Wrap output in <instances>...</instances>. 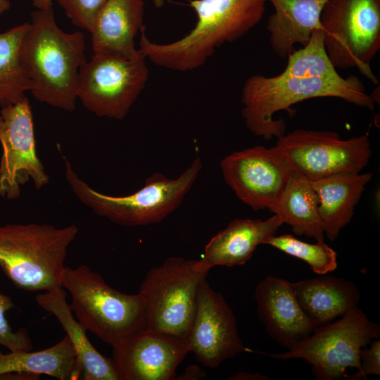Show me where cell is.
Listing matches in <instances>:
<instances>
[{
  "label": "cell",
  "instance_id": "obj_1",
  "mask_svg": "<svg viewBox=\"0 0 380 380\" xmlns=\"http://www.w3.org/2000/svg\"><path fill=\"white\" fill-rule=\"evenodd\" d=\"M81 32H65L52 8L31 13L20 46L35 99L67 111L75 108L79 74L87 62Z\"/></svg>",
  "mask_w": 380,
  "mask_h": 380
},
{
  "label": "cell",
  "instance_id": "obj_2",
  "mask_svg": "<svg viewBox=\"0 0 380 380\" xmlns=\"http://www.w3.org/2000/svg\"><path fill=\"white\" fill-rule=\"evenodd\" d=\"M267 0H191L197 15L194 27L179 39L159 44L141 31L139 51L154 64L177 71L203 65L218 47L232 43L262 19Z\"/></svg>",
  "mask_w": 380,
  "mask_h": 380
},
{
  "label": "cell",
  "instance_id": "obj_3",
  "mask_svg": "<svg viewBox=\"0 0 380 380\" xmlns=\"http://www.w3.org/2000/svg\"><path fill=\"white\" fill-rule=\"evenodd\" d=\"M319 97H335L373 110L374 102L356 76L295 77L281 73L274 77L254 75L244 82L241 91V115L247 128L265 140L286 134L283 119L274 120L278 111L293 113L291 106Z\"/></svg>",
  "mask_w": 380,
  "mask_h": 380
},
{
  "label": "cell",
  "instance_id": "obj_4",
  "mask_svg": "<svg viewBox=\"0 0 380 380\" xmlns=\"http://www.w3.org/2000/svg\"><path fill=\"white\" fill-rule=\"evenodd\" d=\"M78 234L75 224L0 225V267L17 288L46 291L61 287L69 246Z\"/></svg>",
  "mask_w": 380,
  "mask_h": 380
},
{
  "label": "cell",
  "instance_id": "obj_5",
  "mask_svg": "<svg viewBox=\"0 0 380 380\" xmlns=\"http://www.w3.org/2000/svg\"><path fill=\"white\" fill-rule=\"evenodd\" d=\"M65 176L75 196L95 214L115 224L145 226L165 219L182 203L203 167L198 155L191 165L176 179L155 172L134 193L122 196H109L92 189L64 159Z\"/></svg>",
  "mask_w": 380,
  "mask_h": 380
},
{
  "label": "cell",
  "instance_id": "obj_6",
  "mask_svg": "<svg viewBox=\"0 0 380 380\" xmlns=\"http://www.w3.org/2000/svg\"><path fill=\"white\" fill-rule=\"evenodd\" d=\"M61 287L70 294V306L77 320L112 347L146 328L139 293L114 289L85 265L65 266Z\"/></svg>",
  "mask_w": 380,
  "mask_h": 380
},
{
  "label": "cell",
  "instance_id": "obj_7",
  "mask_svg": "<svg viewBox=\"0 0 380 380\" xmlns=\"http://www.w3.org/2000/svg\"><path fill=\"white\" fill-rule=\"evenodd\" d=\"M195 260L173 256L151 268L138 293L143 301L146 329L186 340L197 303L201 281Z\"/></svg>",
  "mask_w": 380,
  "mask_h": 380
},
{
  "label": "cell",
  "instance_id": "obj_8",
  "mask_svg": "<svg viewBox=\"0 0 380 380\" xmlns=\"http://www.w3.org/2000/svg\"><path fill=\"white\" fill-rule=\"evenodd\" d=\"M379 336V326L357 306L338 319L317 327L286 352L269 356L281 360L303 359L311 365L315 379L338 380L346 378L349 367L355 368V374L360 373V349Z\"/></svg>",
  "mask_w": 380,
  "mask_h": 380
},
{
  "label": "cell",
  "instance_id": "obj_9",
  "mask_svg": "<svg viewBox=\"0 0 380 380\" xmlns=\"http://www.w3.org/2000/svg\"><path fill=\"white\" fill-rule=\"evenodd\" d=\"M320 23L334 66L356 68L377 84L371 62L380 49V0H327Z\"/></svg>",
  "mask_w": 380,
  "mask_h": 380
},
{
  "label": "cell",
  "instance_id": "obj_10",
  "mask_svg": "<svg viewBox=\"0 0 380 380\" xmlns=\"http://www.w3.org/2000/svg\"><path fill=\"white\" fill-rule=\"evenodd\" d=\"M146 59L141 52L134 58L94 53L80 70L77 99L99 117L122 120L147 82Z\"/></svg>",
  "mask_w": 380,
  "mask_h": 380
},
{
  "label": "cell",
  "instance_id": "obj_11",
  "mask_svg": "<svg viewBox=\"0 0 380 380\" xmlns=\"http://www.w3.org/2000/svg\"><path fill=\"white\" fill-rule=\"evenodd\" d=\"M291 172L310 181L341 172H360L372 156L367 134L341 139L331 131L296 129L274 146Z\"/></svg>",
  "mask_w": 380,
  "mask_h": 380
},
{
  "label": "cell",
  "instance_id": "obj_12",
  "mask_svg": "<svg viewBox=\"0 0 380 380\" xmlns=\"http://www.w3.org/2000/svg\"><path fill=\"white\" fill-rule=\"evenodd\" d=\"M0 196L8 200L20 196V188L32 180L35 189L49 177L37 155L32 108L27 98L1 107L0 110Z\"/></svg>",
  "mask_w": 380,
  "mask_h": 380
},
{
  "label": "cell",
  "instance_id": "obj_13",
  "mask_svg": "<svg viewBox=\"0 0 380 380\" xmlns=\"http://www.w3.org/2000/svg\"><path fill=\"white\" fill-rule=\"evenodd\" d=\"M189 352L209 368L247 350L238 334L235 315L223 296L209 284L200 282L197 303L186 338Z\"/></svg>",
  "mask_w": 380,
  "mask_h": 380
},
{
  "label": "cell",
  "instance_id": "obj_14",
  "mask_svg": "<svg viewBox=\"0 0 380 380\" xmlns=\"http://www.w3.org/2000/svg\"><path fill=\"white\" fill-rule=\"evenodd\" d=\"M220 165L226 183L241 201L254 210L268 209L291 173L274 146H255L233 152Z\"/></svg>",
  "mask_w": 380,
  "mask_h": 380
},
{
  "label": "cell",
  "instance_id": "obj_15",
  "mask_svg": "<svg viewBox=\"0 0 380 380\" xmlns=\"http://www.w3.org/2000/svg\"><path fill=\"white\" fill-rule=\"evenodd\" d=\"M120 380H170L189 353L186 340L144 329L113 346Z\"/></svg>",
  "mask_w": 380,
  "mask_h": 380
},
{
  "label": "cell",
  "instance_id": "obj_16",
  "mask_svg": "<svg viewBox=\"0 0 380 380\" xmlns=\"http://www.w3.org/2000/svg\"><path fill=\"white\" fill-rule=\"evenodd\" d=\"M254 296L265 331L285 348L291 349L315 329L299 305L290 281L268 275L258 284Z\"/></svg>",
  "mask_w": 380,
  "mask_h": 380
},
{
  "label": "cell",
  "instance_id": "obj_17",
  "mask_svg": "<svg viewBox=\"0 0 380 380\" xmlns=\"http://www.w3.org/2000/svg\"><path fill=\"white\" fill-rule=\"evenodd\" d=\"M284 224L277 215L260 219H236L213 236L205 246L196 268L205 273L215 266L243 265L252 257L257 247L274 236Z\"/></svg>",
  "mask_w": 380,
  "mask_h": 380
},
{
  "label": "cell",
  "instance_id": "obj_18",
  "mask_svg": "<svg viewBox=\"0 0 380 380\" xmlns=\"http://www.w3.org/2000/svg\"><path fill=\"white\" fill-rule=\"evenodd\" d=\"M144 0H106L97 13L91 30L94 53L127 58L141 54L135 37L144 25Z\"/></svg>",
  "mask_w": 380,
  "mask_h": 380
},
{
  "label": "cell",
  "instance_id": "obj_19",
  "mask_svg": "<svg viewBox=\"0 0 380 380\" xmlns=\"http://www.w3.org/2000/svg\"><path fill=\"white\" fill-rule=\"evenodd\" d=\"M37 305L52 314L62 326L75 353L77 365L84 380H120L113 358L101 355L91 344L87 330L75 318L62 287L42 291L35 297Z\"/></svg>",
  "mask_w": 380,
  "mask_h": 380
},
{
  "label": "cell",
  "instance_id": "obj_20",
  "mask_svg": "<svg viewBox=\"0 0 380 380\" xmlns=\"http://www.w3.org/2000/svg\"><path fill=\"white\" fill-rule=\"evenodd\" d=\"M274 12L267 23L270 44L279 58L288 57L295 46H305L313 32L322 27L320 17L327 0H267Z\"/></svg>",
  "mask_w": 380,
  "mask_h": 380
},
{
  "label": "cell",
  "instance_id": "obj_21",
  "mask_svg": "<svg viewBox=\"0 0 380 380\" xmlns=\"http://www.w3.org/2000/svg\"><path fill=\"white\" fill-rule=\"evenodd\" d=\"M373 173L341 172L310 181L319 200L324 234L334 241L351 220Z\"/></svg>",
  "mask_w": 380,
  "mask_h": 380
},
{
  "label": "cell",
  "instance_id": "obj_22",
  "mask_svg": "<svg viewBox=\"0 0 380 380\" xmlns=\"http://www.w3.org/2000/svg\"><path fill=\"white\" fill-rule=\"evenodd\" d=\"M290 285L302 310L316 327L357 307L360 299L355 284L341 277L322 274Z\"/></svg>",
  "mask_w": 380,
  "mask_h": 380
},
{
  "label": "cell",
  "instance_id": "obj_23",
  "mask_svg": "<svg viewBox=\"0 0 380 380\" xmlns=\"http://www.w3.org/2000/svg\"><path fill=\"white\" fill-rule=\"evenodd\" d=\"M14 374L25 379H37L41 374L59 380L81 379L75 353L67 335L44 350L0 352V377Z\"/></svg>",
  "mask_w": 380,
  "mask_h": 380
},
{
  "label": "cell",
  "instance_id": "obj_24",
  "mask_svg": "<svg viewBox=\"0 0 380 380\" xmlns=\"http://www.w3.org/2000/svg\"><path fill=\"white\" fill-rule=\"evenodd\" d=\"M268 209L289 224L295 234L324 241L318 197L305 177L291 172L283 191Z\"/></svg>",
  "mask_w": 380,
  "mask_h": 380
},
{
  "label": "cell",
  "instance_id": "obj_25",
  "mask_svg": "<svg viewBox=\"0 0 380 380\" xmlns=\"http://www.w3.org/2000/svg\"><path fill=\"white\" fill-rule=\"evenodd\" d=\"M27 23L0 33V106L23 101L31 82L23 65L20 46Z\"/></svg>",
  "mask_w": 380,
  "mask_h": 380
},
{
  "label": "cell",
  "instance_id": "obj_26",
  "mask_svg": "<svg viewBox=\"0 0 380 380\" xmlns=\"http://www.w3.org/2000/svg\"><path fill=\"white\" fill-rule=\"evenodd\" d=\"M287 59L286 65L281 73L283 75L304 77L339 75L325 49L322 27L315 30L308 43L293 51Z\"/></svg>",
  "mask_w": 380,
  "mask_h": 380
},
{
  "label": "cell",
  "instance_id": "obj_27",
  "mask_svg": "<svg viewBox=\"0 0 380 380\" xmlns=\"http://www.w3.org/2000/svg\"><path fill=\"white\" fill-rule=\"evenodd\" d=\"M265 244L305 261L319 275L327 274L337 267L336 252L324 241L309 243L291 234H283L270 237Z\"/></svg>",
  "mask_w": 380,
  "mask_h": 380
},
{
  "label": "cell",
  "instance_id": "obj_28",
  "mask_svg": "<svg viewBox=\"0 0 380 380\" xmlns=\"http://www.w3.org/2000/svg\"><path fill=\"white\" fill-rule=\"evenodd\" d=\"M15 307L11 297L0 293V346L9 351L31 350L32 341L26 329L13 331L5 317V313Z\"/></svg>",
  "mask_w": 380,
  "mask_h": 380
},
{
  "label": "cell",
  "instance_id": "obj_29",
  "mask_svg": "<svg viewBox=\"0 0 380 380\" xmlns=\"http://www.w3.org/2000/svg\"><path fill=\"white\" fill-rule=\"evenodd\" d=\"M77 27L91 30L94 20L106 0H53Z\"/></svg>",
  "mask_w": 380,
  "mask_h": 380
},
{
  "label": "cell",
  "instance_id": "obj_30",
  "mask_svg": "<svg viewBox=\"0 0 380 380\" xmlns=\"http://www.w3.org/2000/svg\"><path fill=\"white\" fill-rule=\"evenodd\" d=\"M369 348H362L360 350L359 358L360 372L353 375H347V379L357 380L367 375H380V340L373 339Z\"/></svg>",
  "mask_w": 380,
  "mask_h": 380
},
{
  "label": "cell",
  "instance_id": "obj_31",
  "mask_svg": "<svg viewBox=\"0 0 380 380\" xmlns=\"http://www.w3.org/2000/svg\"><path fill=\"white\" fill-rule=\"evenodd\" d=\"M206 374L198 367L191 365L186 367L183 374L178 378L179 380H197L204 378Z\"/></svg>",
  "mask_w": 380,
  "mask_h": 380
},
{
  "label": "cell",
  "instance_id": "obj_32",
  "mask_svg": "<svg viewBox=\"0 0 380 380\" xmlns=\"http://www.w3.org/2000/svg\"><path fill=\"white\" fill-rule=\"evenodd\" d=\"M269 379L268 376L262 375L260 373H251L247 372H239L229 378V379L233 380H265Z\"/></svg>",
  "mask_w": 380,
  "mask_h": 380
},
{
  "label": "cell",
  "instance_id": "obj_33",
  "mask_svg": "<svg viewBox=\"0 0 380 380\" xmlns=\"http://www.w3.org/2000/svg\"><path fill=\"white\" fill-rule=\"evenodd\" d=\"M32 5L40 10H46L53 8V0H32Z\"/></svg>",
  "mask_w": 380,
  "mask_h": 380
},
{
  "label": "cell",
  "instance_id": "obj_34",
  "mask_svg": "<svg viewBox=\"0 0 380 380\" xmlns=\"http://www.w3.org/2000/svg\"><path fill=\"white\" fill-rule=\"evenodd\" d=\"M11 7L9 0H0V15L7 11Z\"/></svg>",
  "mask_w": 380,
  "mask_h": 380
},
{
  "label": "cell",
  "instance_id": "obj_35",
  "mask_svg": "<svg viewBox=\"0 0 380 380\" xmlns=\"http://www.w3.org/2000/svg\"><path fill=\"white\" fill-rule=\"evenodd\" d=\"M153 4H154V6L156 7V8H161L164 4H165V0H151Z\"/></svg>",
  "mask_w": 380,
  "mask_h": 380
}]
</instances>
